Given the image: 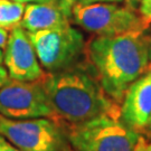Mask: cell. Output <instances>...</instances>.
Listing matches in <instances>:
<instances>
[{
  "instance_id": "obj_9",
  "label": "cell",
  "mask_w": 151,
  "mask_h": 151,
  "mask_svg": "<svg viewBox=\"0 0 151 151\" xmlns=\"http://www.w3.org/2000/svg\"><path fill=\"white\" fill-rule=\"evenodd\" d=\"M151 118V70L135 80L120 104V120L137 132H145Z\"/></svg>"
},
{
  "instance_id": "obj_8",
  "label": "cell",
  "mask_w": 151,
  "mask_h": 151,
  "mask_svg": "<svg viewBox=\"0 0 151 151\" xmlns=\"http://www.w3.org/2000/svg\"><path fill=\"white\" fill-rule=\"evenodd\" d=\"M4 63L11 80L37 81L46 74L39 65L27 32L20 26L10 30L4 53Z\"/></svg>"
},
{
  "instance_id": "obj_17",
  "label": "cell",
  "mask_w": 151,
  "mask_h": 151,
  "mask_svg": "<svg viewBox=\"0 0 151 151\" xmlns=\"http://www.w3.org/2000/svg\"><path fill=\"white\" fill-rule=\"evenodd\" d=\"M146 38H147V47H148V56H149V64L151 70V25L150 27L146 30Z\"/></svg>"
},
{
  "instance_id": "obj_15",
  "label": "cell",
  "mask_w": 151,
  "mask_h": 151,
  "mask_svg": "<svg viewBox=\"0 0 151 151\" xmlns=\"http://www.w3.org/2000/svg\"><path fill=\"white\" fill-rule=\"evenodd\" d=\"M9 37V32L7 29L0 27V49H5L7 45V40Z\"/></svg>"
},
{
  "instance_id": "obj_7",
  "label": "cell",
  "mask_w": 151,
  "mask_h": 151,
  "mask_svg": "<svg viewBox=\"0 0 151 151\" xmlns=\"http://www.w3.org/2000/svg\"><path fill=\"white\" fill-rule=\"evenodd\" d=\"M0 115L14 120L53 119L42 78L32 82L9 78L0 87Z\"/></svg>"
},
{
  "instance_id": "obj_24",
  "label": "cell",
  "mask_w": 151,
  "mask_h": 151,
  "mask_svg": "<svg viewBox=\"0 0 151 151\" xmlns=\"http://www.w3.org/2000/svg\"><path fill=\"white\" fill-rule=\"evenodd\" d=\"M147 134L149 135V137H151V133H147Z\"/></svg>"
},
{
  "instance_id": "obj_19",
  "label": "cell",
  "mask_w": 151,
  "mask_h": 151,
  "mask_svg": "<svg viewBox=\"0 0 151 151\" xmlns=\"http://www.w3.org/2000/svg\"><path fill=\"white\" fill-rule=\"evenodd\" d=\"M123 0H78L77 2L82 5H90V4H96V2H121Z\"/></svg>"
},
{
  "instance_id": "obj_1",
  "label": "cell",
  "mask_w": 151,
  "mask_h": 151,
  "mask_svg": "<svg viewBox=\"0 0 151 151\" xmlns=\"http://www.w3.org/2000/svg\"><path fill=\"white\" fill-rule=\"evenodd\" d=\"M84 55L87 70L120 104L128 87L151 70L146 32L93 37L85 44Z\"/></svg>"
},
{
  "instance_id": "obj_22",
  "label": "cell",
  "mask_w": 151,
  "mask_h": 151,
  "mask_svg": "<svg viewBox=\"0 0 151 151\" xmlns=\"http://www.w3.org/2000/svg\"><path fill=\"white\" fill-rule=\"evenodd\" d=\"M4 63V53H2V49H0V65H2Z\"/></svg>"
},
{
  "instance_id": "obj_13",
  "label": "cell",
  "mask_w": 151,
  "mask_h": 151,
  "mask_svg": "<svg viewBox=\"0 0 151 151\" xmlns=\"http://www.w3.org/2000/svg\"><path fill=\"white\" fill-rule=\"evenodd\" d=\"M139 10L148 20L151 22V0H141Z\"/></svg>"
},
{
  "instance_id": "obj_11",
  "label": "cell",
  "mask_w": 151,
  "mask_h": 151,
  "mask_svg": "<svg viewBox=\"0 0 151 151\" xmlns=\"http://www.w3.org/2000/svg\"><path fill=\"white\" fill-rule=\"evenodd\" d=\"M25 4L14 0H0V27L8 32L19 27L25 11Z\"/></svg>"
},
{
  "instance_id": "obj_18",
  "label": "cell",
  "mask_w": 151,
  "mask_h": 151,
  "mask_svg": "<svg viewBox=\"0 0 151 151\" xmlns=\"http://www.w3.org/2000/svg\"><path fill=\"white\" fill-rule=\"evenodd\" d=\"M8 80H9V75H8V72L6 70V67L0 65V87L5 85L8 82Z\"/></svg>"
},
{
  "instance_id": "obj_4",
  "label": "cell",
  "mask_w": 151,
  "mask_h": 151,
  "mask_svg": "<svg viewBox=\"0 0 151 151\" xmlns=\"http://www.w3.org/2000/svg\"><path fill=\"white\" fill-rule=\"evenodd\" d=\"M72 18L84 30L97 36H119L131 32H145L151 22L135 7L118 2H96L72 8Z\"/></svg>"
},
{
  "instance_id": "obj_3",
  "label": "cell",
  "mask_w": 151,
  "mask_h": 151,
  "mask_svg": "<svg viewBox=\"0 0 151 151\" xmlns=\"http://www.w3.org/2000/svg\"><path fill=\"white\" fill-rule=\"evenodd\" d=\"M63 128L70 151H133L140 135L120 118L110 115Z\"/></svg>"
},
{
  "instance_id": "obj_20",
  "label": "cell",
  "mask_w": 151,
  "mask_h": 151,
  "mask_svg": "<svg viewBox=\"0 0 151 151\" xmlns=\"http://www.w3.org/2000/svg\"><path fill=\"white\" fill-rule=\"evenodd\" d=\"M17 2H20V4H27V2H32V4H44V2H49L52 0H14Z\"/></svg>"
},
{
  "instance_id": "obj_5",
  "label": "cell",
  "mask_w": 151,
  "mask_h": 151,
  "mask_svg": "<svg viewBox=\"0 0 151 151\" xmlns=\"http://www.w3.org/2000/svg\"><path fill=\"white\" fill-rule=\"evenodd\" d=\"M27 34L38 62L49 73L75 66L84 53V37L70 25Z\"/></svg>"
},
{
  "instance_id": "obj_23",
  "label": "cell",
  "mask_w": 151,
  "mask_h": 151,
  "mask_svg": "<svg viewBox=\"0 0 151 151\" xmlns=\"http://www.w3.org/2000/svg\"><path fill=\"white\" fill-rule=\"evenodd\" d=\"M147 130L149 131V133H151V118L149 120V122H148V125H147Z\"/></svg>"
},
{
  "instance_id": "obj_6",
  "label": "cell",
  "mask_w": 151,
  "mask_h": 151,
  "mask_svg": "<svg viewBox=\"0 0 151 151\" xmlns=\"http://www.w3.org/2000/svg\"><path fill=\"white\" fill-rule=\"evenodd\" d=\"M0 134L22 151H70L63 125L50 118L14 120L0 115Z\"/></svg>"
},
{
  "instance_id": "obj_10",
  "label": "cell",
  "mask_w": 151,
  "mask_h": 151,
  "mask_svg": "<svg viewBox=\"0 0 151 151\" xmlns=\"http://www.w3.org/2000/svg\"><path fill=\"white\" fill-rule=\"evenodd\" d=\"M70 17L72 15L56 0L44 4H29L25 7L20 27L28 32L64 27L70 25Z\"/></svg>"
},
{
  "instance_id": "obj_12",
  "label": "cell",
  "mask_w": 151,
  "mask_h": 151,
  "mask_svg": "<svg viewBox=\"0 0 151 151\" xmlns=\"http://www.w3.org/2000/svg\"><path fill=\"white\" fill-rule=\"evenodd\" d=\"M133 151H151V140L147 139L143 135H139V139Z\"/></svg>"
},
{
  "instance_id": "obj_21",
  "label": "cell",
  "mask_w": 151,
  "mask_h": 151,
  "mask_svg": "<svg viewBox=\"0 0 151 151\" xmlns=\"http://www.w3.org/2000/svg\"><path fill=\"white\" fill-rule=\"evenodd\" d=\"M140 2H141V0H125V4H127V5L135 7V8H137V6L139 5Z\"/></svg>"
},
{
  "instance_id": "obj_2",
  "label": "cell",
  "mask_w": 151,
  "mask_h": 151,
  "mask_svg": "<svg viewBox=\"0 0 151 151\" xmlns=\"http://www.w3.org/2000/svg\"><path fill=\"white\" fill-rule=\"evenodd\" d=\"M42 83L53 120L62 125L83 123L103 115L120 118V103L109 96L83 67L48 72Z\"/></svg>"
},
{
  "instance_id": "obj_14",
  "label": "cell",
  "mask_w": 151,
  "mask_h": 151,
  "mask_svg": "<svg viewBox=\"0 0 151 151\" xmlns=\"http://www.w3.org/2000/svg\"><path fill=\"white\" fill-rule=\"evenodd\" d=\"M0 151H22L8 141L4 135L0 134Z\"/></svg>"
},
{
  "instance_id": "obj_16",
  "label": "cell",
  "mask_w": 151,
  "mask_h": 151,
  "mask_svg": "<svg viewBox=\"0 0 151 151\" xmlns=\"http://www.w3.org/2000/svg\"><path fill=\"white\" fill-rule=\"evenodd\" d=\"M58 1H60V4L62 5V7L64 8L65 10L72 15V8H73V6L75 5L78 0H58Z\"/></svg>"
}]
</instances>
